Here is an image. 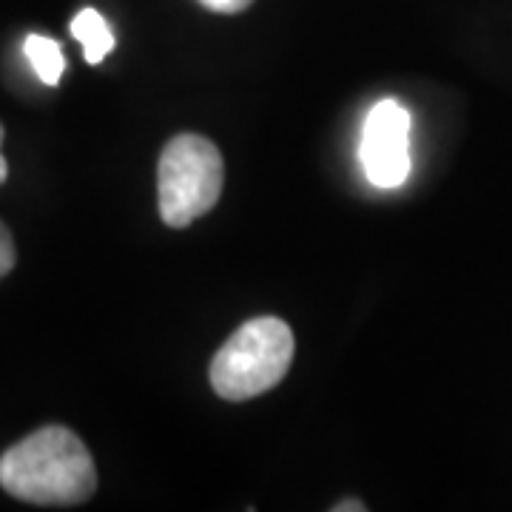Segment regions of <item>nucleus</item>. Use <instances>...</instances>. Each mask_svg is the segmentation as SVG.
<instances>
[{"mask_svg":"<svg viewBox=\"0 0 512 512\" xmlns=\"http://www.w3.org/2000/svg\"><path fill=\"white\" fill-rule=\"evenodd\" d=\"M0 487L37 507H77L97 490V467L77 433L49 424L0 456Z\"/></svg>","mask_w":512,"mask_h":512,"instance_id":"nucleus-1","label":"nucleus"},{"mask_svg":"<svg viewBox=\"0 0 512 512\" xmlns=\"http://www.w3.org/2000/svg\"><path fill=\"white\" fill-rule=\"evenodd\" d=\"M293 330L276 316L248 319L217 350L211 362V387L225 402H248L274 390L293 362Z\"/></svg>","mask_w":512,"mask_h":512,"instance_id":"nucleus-2","label":"nucleus"},{"mask_svg":"<svg viewBox=\"0 0 512 512\" xmlns=\"http://www.w3.org/2000/svg\"><path fill=\"white\" fill-rule=\"evenodd\" d=\"M225 165L220 148L200 134H177L165 143L157 168L160 217L171 228H188L220 202Z\"/></svg>","mask_w":512,"mask_h":512,"instance_id":"nucleus-3","label":"nucleus"},{"mask_svg":"<svg viewBox=\"0 0 512 512\" xmlns=\"http://www.w3.org/2000/svg\"><path fill=\"white\" fill-rule=\"evenodd\" d=\"M362 165L367 180L396 188L410 174V114L396 100H382L367 114L362 134Z\"/></svg>","mask_w":512,"mask_h":512,"instance_id":"nucleus-4","label":"nucleus"},{"mask_svg":"<svg viewBox=\"0 0 512 512\" xmlns=\"http://www.w3.org/2000/svg\"><path fill=\"white\" fill-rule=\"evenodd\" d=\"M72 35L83 43L86 63H92V66L103 63L111 55V49H114V35H111L109 23L94 9H83V12L74 15Z\"/></svg>","mask_w":512,"mask_h":512,"instance_id":"nucleus-5","label":"nucleus"},{"mask_svg":"<svg viewBox=\"0 0 512 512\" xmlns=\"http://www.w3.org/2000/svg\"><path fill=\"white\" fill-rule=\"evenodd\" d=\"M26 57L32 63L35 74L46 83V86H57L60 77H63V69H66V60H63V52H60V43H55L52 37L43 35H29L26 37Z\"/></svg>","mask_w":512,"mask_h":512,"instance_id":"nucleus-6","label":"nucleus"},{"mask_svg":"<svg viewBox=\"0 0 512 512\" xmlns=\"http://www.w3.org/2000/svg\"><path fill=\"white\" fill-rule=\"evenodd\" d=\"M15 262H18L15 239H12V234H9V228L0 222V279H3L6 274H12Z\"/></svg>","mask_w":512,"mask_h":512,"instance_id":"nucleus-7","label":"nucleus"},{"mask_svg":"<svg viewBox=\"0 0 512 512\" xmlns=\"http://www.w3.org/2000/svg\"><path fill=\"white\" fill-rule=\"evenodd\" d=\"M205 9L211 12H220V15H239L245 12L254 0H200Z\"/></svg>","mask_w":512,"mask_h":512,"instance_id":"nucleus-8","label":"nucleus"},{"mask_svg":"<svg viewBox=\"0 0 512 512\" xmlns=\"http://www.w3.org/2000/svg\"><path fill=\"white\" fill-rule=\"evenodd\" d=\"M3 134H6V131L0 126V143H3ZM6 177H9V165H6V157H3V151H0V183H3Z\"/></svg>","mask_w":512,"mask_h":512,"instance_id":"nucleus-9","label":"nucleus"},{"mask_svg":"<svg viewBox=\"0 0 512 512\" xmlns=\"http://www.w3.org/2000/svg\"><path fill=\"white\" fill-rule=\"evenodd\" d=\"M333 510H336V512H348V510L362 512V510H365V504H359V501H348V504H336Z\"/></svg>","mask_w":512,"mask_h":512,"instance_id":"nucleus-10","label":"nucleus"}]
</instances>
